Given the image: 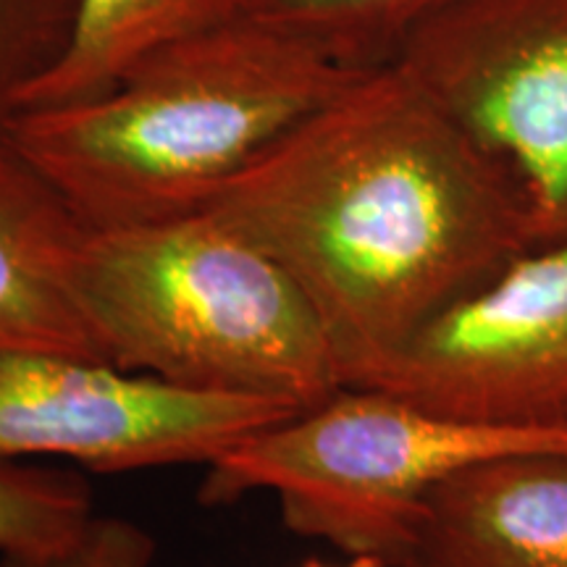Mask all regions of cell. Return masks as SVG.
Returning <instances> with one entry per match:
<instances>
[{
    "label": "cell",
    "instance_id": "6da1fadb",
    "mask_svg": "<svg viewBox=\"0 0 567 567\" xmlns=\"http://www.w3.org/2000/svg\"><path fill=\"white\" fill-rule=\"evenodd\" d=\"M203 210L300 284L344 386L534 247L513 179L396 63L363 71Z\"/></svg>",
    "mask_w": 567,
    "mask_h": 567
},
{
    "label": "cell",
    "instance_id": "7a4b0ae2",
    "mask_svg": "<svg viewBox=\"0 0 567 567\" xmlns=\"http://www.w3.org/2000/svg\"><path fill=\"white\" fill-rule=\"evenodd\" d=\"M360 74L239 17L155 53L103 95L19 111L3 134L87 229L172 221L200 213Z\"/></svg>",
    "mask_w": 567,
    "mask_h": 567
},
{
    "label": "cell",
    "instance_id": "3957f363",
    "mask_svg": "<svg viewBox=\"0 0 567 567\" xmlns=\"http://www.w3.org/2000/svg\"><path fill=\"white\" fill-rule=\"evenodd\" d=\"M71 287L101 358L124 371L297 410L344 389L300 284L208 210L87 229Z\"/></svg>",
    "mask_w": 567,
    "mask_h": 567
},
{
    "label": "cell",
    "instance_id": "277c9868",
    "mask_svg": "<svg viewBox=\"0 0 567 567\" xmlns=\"http://www.w3.org/2000/svg\"><path fill=\"white\" fill-rule=\"evenodd\" d=\"M534 452L567 455V429L455 421L381 389L344 386L221 452L205 465L200 499L229 505L268 492L292 534L405 567L436 486L484 460Z\"/></svg>",
    "mask_w": 567,
    "mask_h": 567
},
{
    "label": "cell",
    "instance_id": "5b68a950",
    "mask_svg": "<svg viewBox=\"0 0 567 567\" xmlns=\"http://www.w3.org/2000/svg\"><path fill=\"white\" fill-rule=\"evenodd\" d=\"M526 205L530 245L567 237V0H452L394 59Z\"/></svg>",
    "mask_w": 567,
    "mask_h": 567
},
{
    "label": "cell",
    "instance_id": "8992f818",
    "mask_svg": "<svg viewBox=\"0 0 567 567\" xmlns=\"http://www.w3.org/2000/svg\"><path fill=\"white\" fill-rule=\"evenodd\" d=\"M300 413L264 396L203 392L66 352H0V463L61 457L97 473L208 465Z\"/></svg>",
    "mask_w": 567,
    "mask_h": 567
},
{
    "label": "cell",
    "instance_id": "52a82bcc",
    "mask_svg": "<svg viewBox=\"0 0 567 567\" xmlns=\"http://www.w3.org/2000/svg\"><path fill=\"white\" fill-rule=\"evenodd\" d=\"M363 389L502 429H567V237L507 260L425 321Z\"/></svg>",
    "mask_w": 567,
    "mask_h": 567
},
{
    "label": "cell",
    "instance_id": "ba28073f",
    "mask_svg": "<svg viewBox=\"0 0 567 567\" xmlns=\"http://www.w3.org/2000/svg\"><path fill=\"white\" fill-rule=\"evenodd\" d=\"M405 567H567V455H505L446 478Z\"/></svg>",
    "mask_w": 567,
    "mask_h": 567
},
{
    "label": "cell",
    "instance_id": "9c48e42d",
    "mask_svg": "<svg viewBox=\"0 0 567 567\" xmlns=\"http://www.w3.org/2000/svg\"><path fill=\"white\" fill-rule=\"evenodd\" d=\"M84 231L59 189L0 134V352L103 360L71 287Z\"/></svg>",
    "mask_w": 567,
    "mask_h": 567
},
{
    "label": "cell",
    "instance_id": "30bf717a",
    "mask_svg": "<svg viewBox=\"0 0 567 567\" xmlns=\"http://www.w3.org/2000/svg\"><path fill=\"white\" fill-rule=\"evenodd\" d=\"M245 11L247 0H80L69 45L27 90L19 111L103 95L142 61Z\"/></svg>",
    "mask_w": 567,
    "mask_h": 567
},
{
    "label": "cell",
    "instance_id": "8fae6325",
    "mask_svg": "<svg viewBox=\"0 0 567 567\" xmlns=\"http://www.w3.org/2000/svg\"><path fill=\"white\" fill-rule=\"evenodd\" d=\"M452 0H247L245 17L316 48L347 69L394 63L415 27Z\"/></svg>",
    "mask_w": 567,
    "mask_h": 567
},
{
    "label": "cell",
    "instance_id": "7c38bea8",
    "mask_svg": "<svg viewBox=\"0 0 567 567\" xmlns=\"http://www.w3.org/2000/svg\"><path fill=\"white\" fill-rule=\"evenodd\" d=\"M92 517V492L80 473L0 463V557L55 555Z\"/></svg>",
    "mask_w": 567,
    "mask_h": 567
},
{
    "label": "cell",
    "instance_id": "4fadbf2b",
    "mask_svg": "<svg viewBox=\"0 0 567 567\" xmlns=\"http://www.w3.org/2000/svg\"><path fill=\"white\" fill-rule=\"evenodd\" d=\"M80 0H0V134L27 90L61 59Z\"/></svg>",
    "mask_w": 567,
    "mask_h": 567
},
{
    "label": "cell",
    "instance_id": "5bb4252c",
    "mask_svg": "<svg viewBox=\"0 0 567 567\" xmlns=\"http://www.w3.org/2000/svg\"><path fill=\"white\" fill-rule=\"evenodd\" d=\"M155 542L137 523L95 515L82 536L48 557H0V567H153Z\"/></svg>",
    "mask_w": 567,
    "mask_h": 567
},
{
    "label": "cell",
    "instance_id": "9a60e30c",
    "mask_svg": "<svg viewBox=\"0 0 567 567\" xmlns=\"http://www.w3.org/2000/svg\"><path fill=\"white\" fill-rule=\"evenodd\" d=\"M300 567H389V565L384 563V559H379V557L360 555V557L347 559V565H326V563H318V559H308V563H302Z\"/></svg>",
    "mask_w": 567,
    "mask_h": 567
}]
</instances>
